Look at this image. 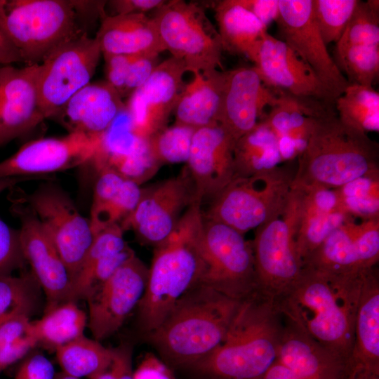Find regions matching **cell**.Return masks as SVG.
<instances>
[{
	"mask_svg": "<svg viewBox=\"0 0 379 379\" xmlns=\"http://www.w3.org/2000/svg\"><path fill=\"white\" fill-rule=\"evenodd\" d=\"M368 269L335 273L303 267L292 287L275 300L287 320L339 358L345 368L354 345L355 318Z\"/></svg>",
	"mask_w": 379,
	"mask_h": 379,
	"instance_id": "1",
	"label": "cell"
},
{
	"mask_svg": "<svg viewBox=\"0 0 379 379\" xmlns=\"http://www.w3.org/2000/svg\"><path fill=\"white\" fill-rule=\"evenodd\" d=\"M284 323L275 300L257 291L241 301L222 344L187 370L197 379H261L277 361Z\"/></svg>",
	"mask_w": 379,
	"mask_h": 379,
	"instance_id": "2",
	"label": "cell"
},
{
	"mask_svg": "<svg viewBox=\"0 0 379 379\" xmlns=\"http://www.w3.org/2000/svg\"><path fill=\"white\" fill-rule=\"evenodd\" d=\"M241 301L199 283L146 336L170 367L187 370L222 344Z\"/></svg>",
	"mask_w": 379,
	"mask_h": 379,
	"instance_id": "3",
	"label": "cell"
},
{
	"mask_svg": "<svg viewBox=\"0 0 379 379\" xmlns=\"http://www.w3.org/2000/svg\"><path fill=\"white\" fill-rule=\"evenodd\" d=\"M201 203L194 202L168 237L155 246L146 289L137 307L138 326L145 335L201 282L204 271L198 246L203 224Z\"/></svg>",
	"mask_w": 379,
	"mask_h": 379,
	"instance_id": "4",
	"label": "cell"
},
{
	"mask_svg": "<svg viewBox=\"0 0 379 379\" xmlns=\"http://www.w3.org/2000/svg\"><path fill=\"white\" fill-rule=\"evenodd\" d=\"M107 1L0 0V28L27 65L40 64L55 48L88 34L105 14Z\"/></svg>",
	"mask_w": 379,
	"mask_h": 379,
	"instance_id": "5",
	"label": "cell"
},
{
	"mask_svg": "<svg viewBox=\"0 0 379 379\" xmlns=\"http://www.w3.org/2000/svg\"><path fill=\"white\" fill-rule=\"evenodd\" d=\"M378 145L331 111L316 117L292 184L335 189L379 171Z\"/></svg>",
	"mask_w": 379,
	"mask_h": 379,
	"instance_id": "6",
	"label": "cell"
},
{
	"mask_svg": "<svg viewBox=\"0 0 379 379\" xmlns=\"http://www.w3.org/2000/svg\"><path fill=\"white\" fill-rule=\"evenodd\" d=\"M293 173L286 166L247 178H235L218 193L205 216L244 235L268 222L284 208Z\"/></svg>",
	"mask_w": 379,
	"mask_h": 379,
	"instance_id": "7",
	"label": "cell"
},
{
	"mask_svg": "<svg viewBox=\"0 0 379 379\" xmlns=\"http://www.w3.org/2000/svg\"><path fill=\"white\" fill-rule=\"evenodd\" d=\"M151 18L165 50L183 61L187 72L194 75L222 70L221 39L204 7L183 0L166 1Z\"/></svg>",
	"mask_w": 379,
	"mask_h": 379,
	"instance_id": "8",
	"label": "cell"
},
{
	"mask_svg": "<svg viewBox=\"0 0 379 379\" xmlns=\"http://www.w3.org/2000/svg\"><path fill=\"white\" fill-rule=\"evenodd\" d=\"M300 190L293 185L284 210L256 229L252 247L258 291L276 300L299 278L303 265L295 235Z\"/></svg>",
	"mask_w": 379,
	"mask_h": 379,
	"instance_id": "9",
	"label": "cell"
},
{
	"mask_svg": "<svg viewBox=\"0 0 379 379\" xmlns=\"http://www.w3.org/2000/svg\"><path fill=\"white\" fill-rule=\"evenodd\" d=\"M198 246L204 265L200 283L240 301L258 291L252 241L227 225L204 218Z\"/></svg>",
	"mask_w": 379,
	"mask_h": 379,
	"instance_id": "10",
	"label": "cell"
},
{
	"mask_svg": "<svg viewBox=\"0 0 379 379\" xmlns=\"http://www.w3.org/2000/svg\"><path fill=\"white\" fill-rule=\"evenodd\" d=\"M101 55L96 39L85 34L58 47L40 63L38 86L44 119H52L91 83Z\"/></svg>",
	"mask_w": 379,
	"mask_h": 379,
	"instance_id": "11",
	"label": "cell"
},
{
	"mask_svg": "<svg viewBox=\"0 0 379 379\" xmlns=\"http://www.w3.org/2000/svg\"><path fill=\"white\" fill-rule=\"evenodd\" d=\"M25 202L53 242L72 283L95 237L89 219L79 212L64 191L53 185L41 187Z\"/></svg>",
	"mask_w": 379,
	"mask_h": 379,
	"instance_id": "12",
	"label": "cell"
},
{
	"mask_svg": "<svg viewBox=\"0 0 379 379\" xmlns=\"http://www.w3.org/2000/svg\"><path fill=\"white\" fill-rule=\"evenodd\" d=\"M196 201L194 182L185 168L179 175L142 189L137 206L120 227L123 231L132 230L142 242L156 246L173 232L181 212Z\"/></svg>",
	"mask_w": 379,
	"mask_h": 379,
	"instance_id": "13",
	"label": "cell"
},
{
	"mask_svg": "<svg viewBox=\"0 0 379 379\" xmlns=\"http://www.w3.org/2000/svg\"><path fill=\"white\" fill-rule=\"evenodd\" d=\"M284 41L315 73L336 100L348 85L330 55L317 26L313 0H279L275 21Z\"/></svg>",
	"mask_w": 379,
	"mask_h": 379,
	"instance_id": "14",
	"label": "cell"
},
{
	"mask_svg": "<svg viewBox=\"0 0 379 379\" xmlns=\"http://www.w3.org/2000/svg\"><path fill=\"white\" fill-rule=\"evenodd\" d=\"M246 57L254 64L253 68L267 87L335 106V100L310 67L284 41L267 31Z\"/></svg>",
	"mask_w": 379,
	"mask_h": 379,
	"instance_id": "15",
	"label": "cell"
},
{
	"mask_svg": "<svg viewBox=\"0 0 379 379\" xmlns=\"http://www.w3.org/2000/svg\"><path fill=\"white\" fill-rule=\"evenodd\" d=\"M149 268L136 255L86 297L88 325L94 339L113 335L138 307L145 293Z\"/></svg>",
	"mask_w": 379,
	"mask_h": 379,
	"instance_id": "16",
	"label": "cell"
},
{
	"mask_svg": "<svg viewBox=\"0 0 379 379\" xmlns=\"http://www.w3.org/2000/svg\"><path fill=\"white\" fill-rule=\"evenodd\" d=\"M88 164L97 173L112 170L139 185L150 178L161 166L150 151L149 139L135 131L126 104L100 135L96 149Z\"/></svg>",
	"mask_w": 379,
	"mask_h": 379,
	"instance_id": "17",
	"label": "cell"
},
{
	"mask_svg": "<svg viewBox=\"0 0 379 379\" xmlns=\"http://www.w3.org/2000/svg\"><path fill=\"white\" fill-rule=\"evenodd\" d=\"M187 72L180 59L171 57L159 63L148 79L125 102L137 133L145 139L166 127L185 86Z\"/></svg>",
	"mask_w": 379,
	"mask_h": 379,
	"instance_id": "18",
	"label": "cell"
},
{
	"mask_svg": "<svg viewBox=\"0 0 379 379\" xmlns=\"http://www.w3.org/2000/svg\"><path fill=\"white\" fill-rule=\"evenodd\" d=\"M360 220L350 218L334 230L303 267L342 273L377 266L379 218Z\"/></svg>",
	"mask_w": 379,
	"mask_h": 379,
	"instance_id": "19",
	"label": "cell"
},
{
	"mask_svg": "<svg viewBox=\"0 0 379 379\" xmlns=\"http://www.w3.org/2000/svg\"><path fill=\"white\" fill-rule=\"evenodd\" d=\"M99 136L70 133L29 141L0 162V178L54 173L86 164L96 149Z\"/></svg>",
	"mask_w": 379,
	"mask_h": 379,
	"instance_id": "20",
	"label": "cell"
},
{
	"mask_svg": "<svg viewBox=\"0 0 379 379\" xmlns=\"http://www.w3.org/2000/svg\"><path fill=\"white\" fill-rule=\"evenodd\" d=\"M20 220L18 230L23 257L43 289L46 298L45 311L67 302L72 277L53 242L34 212L25 204L13 205Z\"/></svg>",
	"mask_w": 379,
	"mask_h": 379,
	"instance_id": "21",
	"label": "cell"
},
{
	"mask_svg": "<svg viewBox=\"0 0 379 379\" xmlns=\"http://www.w3.org/2000/svg\"><path fill=\"white\" fill-rule=\"evenodd\" d=\"M40 64L0 66V147L36 128L45 119L40 107Z\"/></svg>",
	"mask_w": 379,
	"mask_h": 379,
	"instance_id": "22",
	"label": "cell"
},
{
	"mask_svg": "<svg viewBox=\"0 0 379 379\" xmlns=\"http://www.w3.org/2000/svg\"><path fill=\"white\" fill-rule=\"evenodd\" d=\"M276 100V91L264 85L253 67L225 71L218 123L236 142L258 124L264 109Z\"/></svg>",
	"mask_w": 379,
	"mask_h": 379,
	"instance_id": "23",
	"label": "cell"
},
{
	"mask_svg": "<svg viewBox=\"0 0 379 379\" xmlns=\"http://www.w3.org/2000/svg\"><path fill=\"white\" fill-rule=\"evenodd\" d=\"M235 142L218 123L195 130L187 168L199 201L213 198L234 178Z\"/></svg>",
	"mask_w": 379,
	"mask_h": 379,
	"instance_id": "24",
	"label": "cell"
},
{
	"mask_svg": "<svg viewBox=\"0 0 379 379\" xmlns=\"http://www.w3.org/2000/svg\"><path fill=\"white\" fill-rule=\"evenodd\" d=\"M293 185L300 190L295 245L303 265L334 230L352 217L340 208L335 189Z\"/></svg>",
	"mask_w": 379,
	"mask_h": 379,
	"instance_id": "25",
	"label": "cell"
},
{
	"mask_svg": "<svg viewBox=\"0 0 379 379\" xmlns=\"http://www.w3.org/2000/svg\"><path fill=\"white\" fill-rule=\"evenodd\" d=\"M125 102L106 81L89 83L76 93L52 118L70 133L99 136Z\"/></svg>",
	"mask_w": 379,
	"mask_h": 379,
	"instance_id": "26",
	"label": "cell"
},
{
	"mask_svg": "<svg viewBox=\"0 0 379 379\" xmlns=\"http://www.w3.org/2000/svg\"><path fill=\"white\" fill-rule=\"evenodd\" d=\"M360 373L379 375V275L377 266L365 274L358 304L354 340L343 379Z\"/></svg>",
	"mask_w": 379,
	"mask_h": 379,
	"instance_id": "27",
	"label": "cell"
},
{
	"mask_svg": "<svg viewBox=\"0 0 379 379\" xmlns=\"http://www.w3.org/2000/svg\"><path fill=\"white\" fill-rule=\"evenodd\" d=\"M95 38L103 56L159 55L166 51L153 19L146 14H105Z\"/></svg>",
	"mask_w": 379,
	"mask_h": 379,
	"instance_id": "28",
	"label": "cell"
},
{
	"mask_svg": "<svg viewBox=\"0 0 379 379\" xmlns=\"http://www.w3.org/2000/svg\"><path fill=\"white\" fill-rule=\"evenodd\" d=\"M277 360L298 379H343L345 364L285 317Z\"/></svg>",
	"mask_w": 379,
	"mask_h": 379,
	"instance_id": "29",
	"label": "cell"
},
{
	"mask_svg": "<svg viewBox=\"0 0 379 379\" xmlns=\"http://www.w3.org/2000/svg\"><path fill=\"white\" fill-rule=\"evenodd\" d=\"M97 173L88 218L95 236L112 225H120L135 209L142 190L114 171L105 169Z\"/></svg>",
	"mask_w": 379,
	"mask_h": 379,
	"instance_id": "30",
	"label": "cell"
},
{
	"mask_svg": "<svg viewBox=\"0 0 379 379\" xmlns=\"http://www.w3.org/2000/svg\"><path fill=\"white\" fill-rule=\"evenodd\" d=\"M225 71L197 74L185 84L174 109L175 124L197 129L218 123Z\"/></svg>",
	"mask_w": 379,
	"mask_h": 379,
	"instance_id": "31",
	"label": "cell"
},
{
	"mask_svg": "<svg viewBox=\"0 0 379 379\" xmlns=\"http://www.w3.org/2000/svg\"><path fill=\"white\" fill-rule=\"evenodd\" d=\"M215 2L213 8L223 51L246 56L267 27L236 0Z\"/></svg>",
	"mask_w": 379,
	"mask_h": 379,
	"instance_id": "32",
	"label": "cell"
},
{
	"mask_svg": "<svg viewBox=\"0 0 379 379\" xmlns=\"http://www.w3.org/2000/svg\"><path fill=\"white\" fill-rule=\"evenodd\" d=\"M74 301H67L45 311L39 319L31 321L28 334L37 345L55 351L84 335L88 316Z\"/></svg>",
	"mask_w": 379,
	"mask_h": 379,
	"instance_id": "33",
	"label": "cell"
},
{
	"mask_svg": "<svg viewBox=\"0 0 379 379\" xmlns=\"http://www.w3.org/2000/svg\"><path fill=\"white\" fill-rule=\"evenodd\" d=\"M283 161L275 136L261 121L235 142L234 178L269 171Z\"/></svg>",
	"mask_w": 379,
	"mask_h": 379,
	"instance_id": "34",
	"label": "cell"
},
{
	"mask_svg": "<svg viewBox=\"0 0 379 379\" xmlns=\"http://www.w3.org/2000/svg\"><path fill=\"white\" fill-rule=\"evenodd\" d=\"M335 109L339 120L359 131H379V93L373 87L348 84L335 100Z\"/></svg>",
	"mask_w": 379,
	"mask_h": 379,
	"instance_id": "35",
	"label": "cell"
},
{
	"mask_svg": "<svg viewBox=\"0 0 379 379\" xmlns=\"http://www.w3.org/2000/svg\"><path fill=\"white\" fill-rule=\"evenodd\" d=\"M62 371L78 378H91L104 370L112 357V348L82 335L55 350Z\"/></svg>",
	"mask_w": 379,
	"mask_h": 379,
	"instance_id": "36",
	"label": "cell"
},
{
	"mask_svg": "<svg viewBox=\"0 0 379 379\" xmlns=\"http://www.w3.org/2000/svg\"><path fill=\"white\" fill-rule=\"evenodd\" d=\"M40 286L32 272L0 277V324L19 315L30 317L38 308Z\"/></svg>",
	"mask_w": 379,
	"mask_h": 379,
	"instance_id": "37",
	"label": "cell"
},
{
	"mask_svg": "<svg viewBox=\"0 0 379 379\" xmlns=\"http://www.w3.org/2000/svg\"><path fill=\"white\" fill-rule=\"evenodd\" d=\"M333 54L349 84L373 87L379 75V46L335 44Z\"/></svg>",
	"mask_w": 379,
	"mask_h": 379,
	"instance_id": "38",
	"label": "cell"
},
{
	"mask_svg": "<svg viewBox=\"0 0 379 379\" xmlns=\"http://www.w3.org/2000/svg\"><path fill=\"white\" fill-rule=\"evenodd\" d=\"M342 210L360 219L379 218V171L335 189Z\"/></svg>",
	"mask_w": 379,
	"mask_h": 379,
	"instance_id": "39",
	"label": "cell"
},
{
	"mask_svg": "<svg viewBox=\"0 0 379 379\" xmlns=\"http://www.w3.org/2000/svg\"><path fill=\"white\" fill-rule=\"evenodd\" d=\"M335 44L379 46V1H359Z\"/></svg>",
	"mask_w": 379,
	"mask_h": 379,
	"instance_id": "40",
	"label": "cell"
},
{
	"mask_svg": "<svg viewBox=\"0 0 379 379\" xmlns=\"http://www.w3.org/2000/svg\"><path fill=\"white\" fill-rule=\"evenodd\" d=\"M195 130L175 123L152 136L149 146L154 159L161 165L187 163Z\"/></svg>",
	"mask_w": 379,
	"mask_h": 379,
	"instance_id": "41",
	"label": "cell"
},
{
	"mask_svg": "<svg viewBox=\"0 0 379 379\" xmlns=\"http://www.w3.org/2000/svg\"><path fill=\"white\" fill-rule=\"evenodd\" d=\"M29 317L19 315L0 324V374L36 346L28 334Z\"/></svg>",
	"mask_w": 379,
	"mask_h": 379,
	"instance_id": "42",
	"label": "cell"
},
{
	"mask_svg": "<svg viewBox=\"0 0 379 379\" xmlns=\"http://www.w3.org/2000/svg\"><path fill=\"white\" fill-rule=\"evenodd\" d=\"M357 2L358 0H313L314 18L326 46L338 41Z\"/></svg>",
	"mask_w": 379,
	"mask_h": 379,
	"instance_id": "43",
	"label": "cell"
},
{
	"mask_svg": "<svg viewBox=\"0 0 379 379\" xmlns=\"http://www.w3.org/2000/svg\"><path fill=\"white\" fill-rule=\"evenodd\" d=\"M159 55H123L118 65L120 95L128 98L150 77L159 65Z\"/></svg>",
	"mask_w": 379,
	"mask_h": 379,
	"instance_id": "44",
	"label": "cell"
},
{
	"mask_svg": "<svg viewBox=\"0 0 379 379\" xmlns=\"http://www.w3.org/2000/svg\"><path fill=\"white\" fill-rule=\"evenodd\" d=\"M25 262L18 230L11 228L0 218V277L12 274Z\"/></svg>",
	"mask_w": 379,
	"mask_h": 379,
	"instance_id": "45",
	"label": "cell"
},
{
	"mask_svg": "<svg viewBox=\"0 0 379 379\" xmlns=\"http://www.w3.org/2000/svg\"><path fill=\"white\" fill-rule=\"evenodd\" d=\"M133 348L122 343L112 348V357L104 370L88 379H133Z\"/></svg>",
	"mask_w": 379,
	"mask_h": 379,
	"instance_id": "46",
	"label": "cell"
},
{
	"mask_svg": "<svg viewBox=\"0 0 379 379\" xmlns=\"http://www.w3.org/2000/svg\"><path fill=\"white\" fill-rule=\"evenodd\" d=\"M55 374L51 361L44 354L34 352L22 361L14 379H55Z\"/></svg>",
	"mask_w": 379,
	"mask_h": 379,
	"instance_id": "47",
	"label": "cell"
},
{
	"mask_svg": "<svg viewBox=\"0 0 379 379\" xmlns=\"http://www.w3.org/2000/svg\"><path fill=\"white\" fill-rule=\"evenodd\" d=\"M133 379H175L173 370L155 354L147 353L134 371Z\"/></svg>",
	"mask_w": 379,
	"mask_h": 379,
	"instance_id": "48",
	"label": "cell"
},
{
	"mask_svg": "<svg viewBox=\"0 0 379 379\" xmlns=\"http://www.w3.org/2000/svg\"><path fill=\"white\" fill-rule=\"evenodd\" d=\"M164 0H112L106 1L114 15L146 14L153 11L165 3Z\"/></svg>",
	"mask_w": 379,
	"mask_h": 379,
	"instance_id": "49",
	"label": "cell"
},
{
	"mask_svg": "<svg viewBox=\"0 0 379 379\" xmlns=\"http://www.w3.org/2000/svg\"><path fill=\"white\" fill-rule=\"evenodd\" d=\"M237 3L255 16L266 27L276 21L279 0H236Z\"/></svg>",
	"mask_w": 379,
	"mask_h": 379,
	"instance_id": "50",
	"label": "cell"
},
{
	"mask_svg": "<svg viewBox=\"0 0 379 379\" xmlns=\"http://www.w3.org/2000/svg\"><path fill=\"white\" fill-rule=\"evenodd\" d=\"M18 62H23L20 53L0 28V65H11Z\"/></svg>",
	"mask_w": 379,
	"mask_h": 379,
	"instance_id": "51",
	"label": "cell"
},
{
	"mask_svg": "<svg viewBox=\"0 0 379 379\" xmlns=\"http://www.w3.org/2000/svg\"><path fill=\"white\" fill-rule=\"evenodd\" d=\"M261 379H298L293 373L277 360L268 368Z\"/></svg>",
	"mask_w": 379,
	"mask_h": 379,
	"instance_id": "52",
	"label": "cell"
},
{
	"mask_svg": "<svg viewBox=\"0 0 379 379\" xmlns=\"http://www.w3.org/2000/svg\"><path fill=\"white\" fill-rule=\"evenodd\" d=\"M19 179H17L15 178H0V193L4 190L12 186Z\"/></svg>",
	"mask_w": 379,
	"mask_h": 379,
	"instance_id": "53",
	"label": "cell"
},
{
	"mask_svg": "<svg viewBox=\"0 0 379 379\" xmlns=\"http://www.w3.org/2000/svg\"><path fill=\"white\" fill-rule=\"evenodd\" d=\"M55 379H81L74 376L70 375L63 371L55 374Z\"/></svg>",
	"mask_w": 379,
	"mask_h": 379,
	"instance_id": "54",
	"label": "cell"
},
{
	"mask_svg": "<svg viewBox=\"0 0 379 379\" xmlns=\"http://www.w3.org/2000/svg\"><path fill=\"white\" fill-rule=\"evenodd\" d=\"M357 375H360L361 379H379V375L378 374L360 373V374H357Z\"/></svg>",
	"mask_w": 379,
	"mask_h": 379,
	"instance_id": "55",
	"label": "cell"
},
{
	"mask_svg": "<svg viewBox=\"0 0 379 379\" xmlns=\"http://www.w3.org/2000/svg\"><path fill=\"white\" fill-rule=\"evenodd\" d=\"M350 379H361V378L360 375H357L354 376L353 378H352Z\"/></svg>",
	"mask_w": 379,
	"mask_h": 379,
	"instance_id": "56",
	"label": "cell"
},
{
	"mask_svg": "<svg viewBox=\"0 0 379 379\" xmlns=\"http://www.w3.org/2000/svg\"><path fill=\"white\" fill-rule=\"evenodd\" d=\"M1 66V65H0Z\"/></svg>",
	"mask_w": 379,
	"mask_h": 379,
	"instance_id": "57",
	"label": "cell"
}]
</instances>
